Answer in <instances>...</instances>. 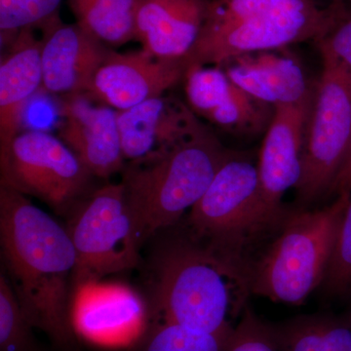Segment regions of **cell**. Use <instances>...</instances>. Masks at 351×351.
Instances as JSON below:
<instances>
[{
    "label": "cell",
    "instance_id": "cell-26",
    "mask_svg": "<svg viewBox=\"0 0 351 351\" xmlns=\"http://www.w3.org/2000/svg\"><path fill=\"white\" fill-rule=\"evenodd\" d=\"M295 0H211L201 34L221 31Z\"/></svg>",
    "mask_w": 351,
    "mask_h": 351
},
{
    "label": "cell",
    "instance_id": "cell-11",
    "mask_svg": "<svg viewBox=\"0 0 351 351\" xmlns=\"http://www.w3.org/2000/svg\"><path fill=\"white\" fill-rule=\"evenodd\" d=\"M43 89L49 94H89L110 48L60 13L39 25Z\"/></svg>",
    "mask_w": 351,
    "mask_h": 351
},
{
    "label": "cell",
    "instance_id": "cell-8",
    "mask_svg": "<svg viewBox=\"0 0 351 351\" xmlns=\"http://www.w3.org/2000/svg\"><path fill=\"white\" fill-rule=\"evenodd\" d=\"M0 184L43 201L59 213L75 206L93 177L59 137L41 130L20 132L0 152Z\"/></svg>",
    "mask_w": 351,
    "mask_h": 351
},
{
    "label": "cell",
    "instance_id": "cell-24",
    "mask_svg": "<svg viewBox=\"0 0 351 351\" xmlns=\"http://www.w3.org/2000/svg\"><path fill=\"white\" fill-rule=\"evenodd\" d=\"M313 40L322 57L334 60L351 71V3L339 2L326 9Z\"/></svg>",
    "mask_w": 351,
    "mask_h": 351
},
{
    "label": "cell",
    "instance_id": "cell-2",
    "mask_svg": "<svg viewBox=\"0 0 351 351\" xmlns=\"http://www.w3.org/2000/svg\"><path fill=\"white\" fill-rule=\"evenodd\" d=\"M292 211L267 204L258 165L237 152L221 166L204 195L191 208L184 232L249 286L252 265Z\"/></svg>",
    "mask_w": 351,
    "mask_h": 351
},
{
    "label": "cell",
    "instance_id": "cell-23",
    "mask_svg": "<svg viewBox=\"0 0 351 351\" xmlns=\"http://www.w3.org/2000/svg\"><path fill=\"white\" fill-rule=\"evenodd\" d=\"M319 289L327 299L351 302V200L341 219Z\"/></svg>",
    "mask_w": 351,
    "mask_h": 351
},
{
    "label": "cell",
    "instance_id": "cell-17",
    "mask_svg": "<svg viewBox=\"0 0 351 351\" xmlns=\"http://www.w3.org/2000/svg\"><path fill=\"white\" fill-rule=\"evenodd\" d=\"M21 29L0 64V152L20 133L25 108L43 86L41 40Z\"/></svg>",
    "mask_w": 351,
    "mask_h": 351
},
{
    "label": "cell",
    "instance_id": "cell-7",
    "mask_svg": "<svg viewBox=\"0 0 351 351\" xmlns=\"http://www.w3.org/2000/svg\"><path fill=\"white\" fill-rule=\"evenodd\" d=\"M68 230L76 255L73 291L138 263L141 245L121 182L105 184L92 193Z\"/></svg>",
    "mask_w": 351,
    "mask_h": 351
},
{
    "label": "cell",
    "instance_id": "cell-14",
    "mask_svg": "<svg viewBox=\"0 0 351 351\" xmlns=\"http://www.w3.org/2000/svg\"><path fill=\"white\" fill-rule=\"evenodd\" d=\"M117 125L128 162L168 151L205 127L189 106L166 94L117 110Z\"/></svg>",
    "mask_w": 351,
    "mask_h": 351
},
{
    "label": "cell",
    "instance_id": "cell-18",
    "mask_svg": "<svg viewBox=\"0 0 351 351\" xmlns=\"http://www.w3.org/2000/svg\"><path fill=\"white\" fill-rule=\"evenodd\" d=\"M223 66L233 83L274 108L300 103L313 94L297 62L269 51L241 55Z\"/></svg>",
    "mask_w": 351,
    "mask_h": 351
},
{
    "label": "cell",
    "instance_id": "cell-5",
    "mask_svg": "<svg viewBox=\"0 0 351 351\" xmlns=\"http://www.w3.org/2000/svg\"><path fill=\"white\" fill-rule=\"evenodd\" d=\"M351 193L321 209H293L279 232L252 265L251 294L301 306L319 289Z\"/></svg>",
    "mask_w": 351,
    "mask_h": 351
},
{
    "label": "cell",
    "instance_id": "cell-9",
    "mask_svg": "<svg viewBox=\"0 0 351 351\" xmlns=\"http://www.w3.org/2000/svg\"><path fill=\"white\" fill-rule=\"evenodd\" d=\"M325 10L313 0H295L269 12L258 14L221 31L200 34L186 57L191 66H223L241 55L265 52L314 39Z\"/></svg>",
    "mask_w": 351,
    "mask_h": 351
},
{
    "label": "cell",
    "instance_id": "cell-20",
    "mask_svg": "<svg viewBox=\"0 0 351 351\" xmlns=\"http://www.w3.org/2000/svg\"><path fill=\"white\" fill-rule=\"evenodd\" d=\"M76 23L107 46L134 40L135 0H68Z\"/></svg>",
    "mask_w": 351,
    "mask_h": 351
},
{
    "label": "cell",
    "instance_id": "cell-4",
    "mask_svg": "<svg viewBox=\"0 0 351 351\" xmlns=\"http://www.w3.org/2000/svg\"><path fill=\"white\" fill-rule=\"evenodd\" d=\"M235 154L205 126L168 151L125 164L120 182L138 243L179 223Z\"/></svg>",
    "mask_w": 351,
    "mask_h": 351
},
{
    "label": "cell",
    "instance_id": "cell-16",
    "mask_svg": "<svg viewBox=\"0 0 351 351\" xmlns=\"http://www.w3.org/2000/svg\"><path fill=\"white\" fill-rule=\"evenodd\" d=\"M211 0H135L134 40L162 59H184L199 38Z\"/></svg>",
    "mask_w": 351,
    "mask_h": 351
},
{
    "label": "cell",
    "instance_id": "cell-15",
    "mask_svg": "<svg viewBox=\"0 0 351 351\" xmlns=\"http://www.w3.org/2000/svg\"><path fill=\"white\" fill-rule=\"evenodd\" d=\"M313 94L293 105L274 107L267 129L258 170L263 197L274 209H283L284 193L297 188L302 178V152Z\"/></svg>",
    "mask_w": 351,
    "mask_h": 351
},
{
    "label": "cell",
    "instance_id": "cell-25",
    "mask_svg": "<svg viewBox=\"0 0 351 351\" xmlns=\"http://www.w3.org/2000/svg\"><path fill=\"white\" fill-rule=\"evenodd\" d=\"M62 0H0L2 43L10 44L21 29L36 27L59 13Z\"/></svg>",
    "mask_w": 351,
    "mask_h": 351
},
{
    "label": "cell",
    "instance_id": "cell-29",
    "mask_svg": "<svg viewBox=\"0 0 351 351\" xmlns=\"http://www.w3.org/2000/svg\"><path fill=\"white\" fill-rule=\"evenodd\" d=\"M346 319L348 320V322L350 323V327H351V309L350 313H348V315L345 316Z\"/></svg>",
    "mask_w": 351,
    "mask_h": 351
},
{
    "label": "cell",
    "instance_id": "cell-10",
    "mask_svg": "<svg viewBox=\"0 0 351 351\" xmlns=\"http://www.w3.org/2000/svg\"><path fill=\"white\" fill-rule=\"evenodd\" d=\"M184 59H162L145 52L112 49L95 75L90 96L115 110H125L162 96L184 82Z\"/></svg>",
    "mask_w": 351,
    "mask_h": 351
},
{
    "label": "cell",
    "instance_id": "cell-6",
    "mask_svg": "<svg viewBox=\"0 0 351 351\" xmlns=\"http://www.w3.org/2000/svg\"><path fill=\"white\" fill-rule=\"evenodd\" d=\"M314 91L302 152L298 198L311 204L327 195L351 149V71L329 58Z\"/></svg>",
    "mask_w": 351,
    "mask_h": 351
},
{
    "label": "cell",
    "instance_id": "cell-22",
    "mask_svg": "<svg viewBox=\"0 0 351 351\" xmlns=\"http://www.w3.org/2000/svg\"><path fill=\"white\" fill-rule=\"evenodd\" d=\"M10 281L0 276V351H40Z\"/></svg>",
    "mask_w": 351,
    "mask_h": 351
},
{
    "label": "cell",
    "instance_id": "cell-21",
    "mask_svg": "<svg viewBox=\"0 0 351 351\" xmlns=\"http://www.w3.org/2000/svg\"><path fill=\"white\" fill-rule=\"evenodd\" d=\"M232 332L215 334L156 320L138 339V351H226Z\"/></svg>",
    "mask_w": 351,
    "mask_h": 351
},
{
    "label": "cell",
    "instance_id": "cell-27",
    "mask_svg": "<svg viewBox=\"0 0 351 351\" xmlns=\"http://www.w3.org/2000/svg\"><path fill=\"white\" fill-rule=\"evenodd\" d=\"M226 351H278L270 336L267 323L263 322L248 306L228 339Z\"/></svg>",
    "mask_w": 351,
    "mask_h": 351
},
{
    "label": "cell",
    "instance_id": "cell-1",
    "mask_svg": "<svg viewBox=\"0 0 351 351\" xmlns=\"http://www.w3.org/2000/svg\"><path fill=\"white\" fill-rule=\"evenodd\" d=\"M0 240L10 283L34 328L59 351H80L73 321L75 249L68 230L0 184Z\"/></svg>",
    "mask_w": 351,
    "mask_h": 351
},
{
    "label": "cell",
    "instance_id": "cell-13",
    "mask_svg": "<svg viewBox=\"0 0 351 351\" xmlns=\"http://www.w3.org/2000/svg\"><path fill=\"white\" fill-rule=\"evenodd\" d=\"M73 321L76 332L88 339L121 345L144 334L147 309L142 297L128 286L98 281L73 291Z\"/></svg>",
    "mask_w": 351,
    "mask_h": 351
},
{
    "label": "cell",
    "instance_id": "cell-3",
    "mask_svg": "<svg viewBox=\"0 0 351 351\" xmlns=\"http://www.w3.org/2000/svg\"><path fill=\"white\" fill-rule=\"evenodd\" d=\"M249 295L246 281L186 232L157 258L154 321L226 334L232 332Z\"/></svg>",
    "mask_w": 351,
    "mask_h": 351
},
{
    "label": "cell",
    "instance_id": "cell-28",
    "mask_svg": "<svg viewBox=\"0 0 351 351\" xmlns=\"http://www.w3.org/2000/svg\"><path fill=\"white\" fill-rule=\"evenodd\" d=\"M343 193H351V149L345 163L335 178L327 196L330 197V196L336 195V197H338Z\"/></svg>",
    "mask_w": 351,
    "mask_h": 351
},
{
    "label": "cell",
    "instance_id": "cell-19",
    "mask_svg": "<svg viewBox=\"0 0 351 351\" xmlns=\"http://www.w3.org/2000/svg\"><path fill=\"white\" fill-rule=\"evenodd\" d=\"M267 323L278 351H351V327L346 317L311 314Z\"/></svg>",
    "mask_w": 351,
    "mask_h": 351
},
{
    "label": "cell",
    "instance_id": "cell-12",
    "mask_svg": "<svg viewBox=\"0 0 351 351\" xmlns=\"http://www.w3.org/2000/svg\"><path fill=\"white\" fill-rule=\"evenodd\" d=\"M60 115L59 138L92 175L108 179L122 172L125 159L120 144L117 110L89 94H69L61 96Z\"/></svg>",
    "mask_w": 351,
    "mask_h": 351
}]
</instances>
